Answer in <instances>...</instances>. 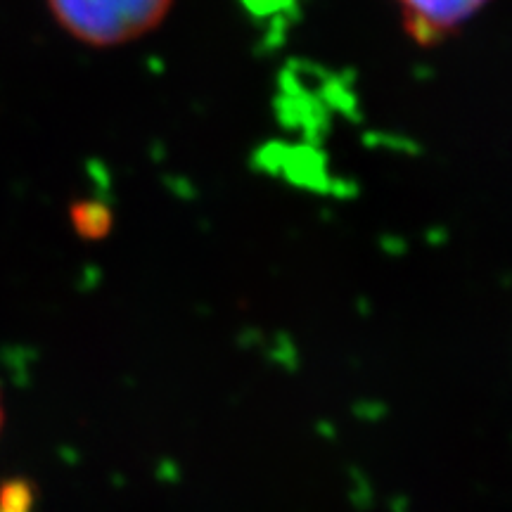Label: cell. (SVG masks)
Wrapping results in <instances>:
<instances>
[{
  "label": "cell",
  "mask_w": 512,
  "mask_h": 512,
  "mask_svg": "<svg viewBox=\"0 0 512 512\" xmlns=\"http://www.w3.org/2000/svg\"><path fill=\"white\" fill-rule=\"evenodd\" d=\"M60 27L95 48L124 46L155 31L174 0H48Z\"/></svg>",
  "instance_id": "obj_1"
},
{
  "label": "cell",
  "mask_w": 512,
  "mask_h": 512,
  "mask_svg": "<svg viewBox=\"0 0 512 512\" xmlns=\"http://www.w3.org/2000/svg\"><path fill=\"white\" fill-rule=\"evenodd\" d=\"M489 0H396L403 27L420 46H437L486 8Z\"/></svg>",
  "instance_id": "obj_2"
}]
</instances>
